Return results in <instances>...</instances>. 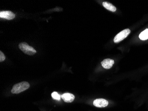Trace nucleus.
Masks as SVG:
<instances>
[{"label":"nucleus","mask_w":148,"mask_h":111,"mask_svg":"<svg viewBox=\"0 0 148 111\" xmlns=\"http://www.w3.org/2000/svg\"><path fill=\"white\" fill-rule=\"evenodd\" d=\"M29 86V84L27 82L24 81L19 83L13 86L11 90V92L13 94H18L28 89Z\"/></svg>","instance_id":"obj_1"},{"label":"nucleus","mask_w":148,"mask_h":111,"mask_svg":"<svg viewBox=\"0 0 148 111\" xmlns=\"http://www.w3.org/2000/svg\"><path fill=\"white\" fill-rule=\"evenodd\" d=\"M19 48L23 52L27 55H32L35 54L36 52V51L32 47L29 46L27 43L25 42H22L19 44Z\"/></svg>","instance_id":"obj_2"},{"label":"nucleus","mask_w":148,"mask_h":111,"mask_svg":"<svg viewBox=\"0 0 148 111\" xmlns=\"http://www.w3.org/2000/svg\"><path fill=\"white\" fill-rule=\"evenodd\" d=\"M131 31L130 29H127L123 30L118 33L117 35L115 37L114 39V43H118L123 41L124 39L128 36L129 35Z\"/></svg>","instance_id":"obj_3"},{"label":"nucleus","mask_w":148,"mask_h":111,"mask_svg":"<svg viewBox=\"0 0 148 111\" xmlns=\"http://www.w3.org/2000/svg\"><path fill=\"white\" fill-rule=\"evenodd\" d=\"M0 17L7 20H11L15 17V15L13 12L10 11H4L0 12Z\"/></svg>","instance_id":"obj_4"},{"label":"nucleus","mask_w":148,"mask_h":111,"mask_svg":"<svg viewBox=\"0 0 148 111\" xmlns=\"http://www.w3.org/2000/svg\"><path fill=\"white\" fill-rule=\"evenodd\" d=\"M93 105L96 107L104 108L108 105V101L103 99H97L94 101Z\"/></svg>","instance_id":"obj_5"},{"label":"nucleus","mask_w":148,"mask_h":111,"mask_svg":"<svg viewBox=\"0 0 148 111\" xmlns=\"http://www.w3.org/2000/svg\"><path fill=\"white\" fill-rule=\"evenodd\" d=\"M114 63V61L112 59H104L103 61L101 62V65L102 66L106 69H110L112 68Z\"/></svg>","instance_id":"obj_6"},{"label":"nucleus","mask_w":148,"mask_h":111,"mask_svg":"<svg viewBox=\"0 0 148 111\" xmlns=\"http://www.w3.org/2000/svg\"><path fill=\"white\" fill-rule=\"evenodd\" d=\"M61 98L65 102L71 103L74 101L75 97L71 93H66L62 95Z\"/></svg>","instance_id":"obj_7"},{"label":"nucleus","mask_w":148,"mask_h":111,"mask_svg":"<svg viewBox=\"0 0 148 111\" xmlns=\"http://www.w3.org/2000/svg\"><path fill=\"white\" fill-rule=\"evenodd\" d=\"M103 6L106 10H108L112 12H115L117 10L116 7L109 2L104 1L103 3Z\"/></svg>","instance_id":"obj_8"},{"label":"nucleus","mask_w":148,"mask_h":111,"mask_svg":"<svg viewBox=\"0 0 148 111\" xmlns=\"http://www.w3.org/2000/svg\"><path fill=\"white\" fill-rule=\"evenodd\" d=\"M139 37L140 40L145 41L148 39V29H146L140 34Z\"/></svg>","instance_id":"obj_9"},{"label":"nucleus","mask_w":148,"mask_h":111,"mask_svg":"<svg viewBox=\"0 0 148 111\" xmlns=\"http://www.w3.org/2000/svg\"><path fill=\"white\" fill-rule=\"evenodd\" d=\"M51 97L55 100H58V101L60 100V96L56 92L51 93Z\"/></svg>","instance_id":"obj_10"},{"label":"nucleus","mask_w":148,"mask_h":111,"mask_svg":"<svg viewBox=\"0 0 148 111\" xmlns=\"http://www.w3.org/2000/svg\"><path fill=\"white\" fill-rule=\"evenodd\" d=\"M5 59V57L4 53L1 51H0V62H2Z\"/></svg>","instance_id":"obj_11"}]
</instances>
